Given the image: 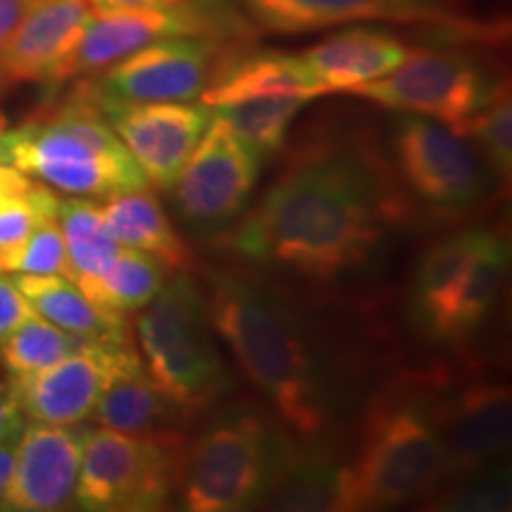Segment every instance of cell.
Instances as JSON below:
<instances>
[{
	"label": "cell",
	"instance_id": "cell-1",
	"mask_svg": "<svg viewBox=\"0 0 512 512\" xmlns=\"http://www.w3.org/2000/svg\"><path fill=\"white\" fill-rule=\"evenodd\" d=\"M408 216L399 178L370 143L304 145L221 245L309 278L363 266Z\"/></svg>",
	"mask_w": 512,
	"mask_h": 512
},
{
	"label": "cell",
	"instance_id": "cell-2",
	"mask_svg": "<svg viewBox=\"0 0 512 512\" xmlns=\"http://www.w3.org/2000/svg\"><path fill=\"white\" fill-rule=\"evenodd\" d=\"M204 297L214 332L290 430L309 439L328 432L342 411V375L292 299L242 268L211 273Z\"/></svg>",
	"mask_w": 512,
	"mask_h": 512
},
{
	"label": "cell",
	"instance_id": "cell-3",
	"mask_svg": "<svg viewBox=\"0 0 512 512\" xmlns=\"http://www.w3.org/2000/svg\"><path fill=\"white\" fill-rule=\"evenodd\" d=\"M444 479L427 377H399L370 399L354 456L339 465L335 510L394 508L425 498Z\"/></svg>",
	"mask_w": 512,
	"mask_h": 512
},
{
	"label": "cell",
	"instance_id": "cell-4",
	"mask_svg": "<svg viewBox=\"0 0 512 512\" xmlns=\"http://www.w3.org/2000/svg\"><path fill=\"white\" fill-rule=\"evenodd\" d=\"M0 164L72 197L107 200L150 188L95 102L88 79L12 131H0Z\"/></svg>",
	"mask_w": 512,
	"mask_h": 512
},
{
	"label": "cell",
	"instance_id": "cell-5",
	"mask_svg": "<svg viewBox=\"0 0 512 512\" xmlns=\"http://www.w3.org/2000/svg\"><path fill=\"white\" fill-rule=\"evenodd\" d=\"M299 451L285 430L252 408L216 415L185 441L178 494L190 512H240L268 503Z\"/></svg>",
	"mask_w": 512,
	"mask_h": 512
},
{
	"label": "cell",
	"instance_id": "cell-6",
	"mask_svg": "<svg viewBox=\"0 0 512 512\" xmlns=\"http://www.w3.org/2000/svg\"><path fill=\"white\" fill-rule=\"evenodd\" d=\"M136 339L147 375L185 415L207 411L233 389L207 297L190 271L169 275L157 297L140 309Z\"/></svg>",
	"mask_w": 512,
	"mask_h": 512
},
{
	"label": "cell",
	"instance_id": "cell-7",
	"mask_svg": "<svg viewBox=\"0 0 512 512\" xmlns=\"http://www.w3.org/2000/svg\"><path fill=\"white\" fill-rule=\"evenodd\" d=\"M185 437H133L107 427L83 430L76 508L91 512L162 510L178 489Z\"/></svg>",
	"mask_w": 512,
	"mask_h": 512
},
{
	"label": "cell",
	"instance_id": "cell-8",
	"mask_svg": "<svg viewBox=\"0 0 512 512\" xmlns=\"http://www.w3.org/2000/svg\"><path fill=\"white\" fill-rule=\"evenodd\" d=\"M254 24L230 0H181L166 8L93 12L74 48L57 62L48 83L98 76L147 43L169 36L254 38Z\"/></svg>",
	"mask_w": 512,
	"mask_h": 512
},
{
	"label": "cell",
	"instance_id": "cell-9",
	"mask_svg": "<svg viewBox=\"0 0 512 512\" xmlns=\"http://www.w3.org/2000/svg\"><path fill=\"white\" fill-rule=\"evenodd\" d=\"M508 88L498 69L470 50L413 48L394 72L349 95L375 102L394 112H411L437 119L463 133L470 119Z\"/></svg>",
	"mask_w": 512,
	"mask_h": 512
},
{
	"label": "cell",
	"instance_id": "cell-10",
	"mask_svg": "<svg viewBox=\"0 0 512 512\" xmlns=\"http://www.w3.org/2000/svg\"><path fill=\"white\" fill-rule=\"evenodd\" d=\"M392 152L396 178L439 211L479 207L498 181L465 133L422 114L401 112L392 126Z\"/></svg>",
	"mask_w": 512,
	"mask_h": 512
},
{
	"label": "cell",
	"instance_id": "cell-11",
	"mask_svg": "<svg viewBox=\"0 0 512 512\" xmlns=\"http://www.w3.org/2000/svg\"><path fill=\"white\" fill-rule=\"evenodd\" d=\"M256 29L273 34L347 27V24H413L470 43H501L503 24L479 22L458 8V0H242Z\"/></svg>",
	"mask_w": 512,
	"mask_h": 512
},
{
	"label": "cell",
	"instance_id": "cell-12",
	"mask_svg": "<svg viewBox=\"0 0 512 512\" xmlns=\"http://www.w3.org/2000/svg\"><path fill=\"white\" fill-rule=\"evenodd\" d=\"M247 46H252V38H159L91 79L102 93L119 100L195 102L216 81L230 57Z\"/></svg>",
	"mask_w": 512,
	"mask_h": 512
},
{
	"label": "cell",
	"instance_id": "cell-13",
	"mask_svg": "<svg viewBox=\"0 0 512 512\" xmlns=\"http://www.w3.org/2000/svg\"><path fill=\"white\" fill-rule=\"evenodd\" d=\"M261 159L226 119L211 112L174 183V202L185 226L202 235H221L245 214L259 181Z\"/></svg>",
	"mask_w": 512,
	"mask_h": 512
},
{
	"label": "cell",
	"instance_id": "cell-14",
	"mask_svg": "<svg viewBox=\"0 0 512 512\" xmlns=\"http://www.w3.org/2000/svg\"><path fill=\"white\" fill-rule=\"evenodd\" d=\"M425 377L444 448L446 477L489 475L510 448V389L484 377L465 382L446 380L441 373Z\"/></svg>",
	"mask_w": 512,
	"mask_h": 512
},
{
	"label": "cell",
	"instance_id": "cell-15",
	"mask_svg": "<svg viewBox=\"0 0 512 512\" xmlns=\"http://www.w3.org/2000/svg\"><path fill=\"white\" fill-rule=\"evenodd\" d=\"M95 102L110 121L128 155L136 159L150 185L171 192L183 164L207 131L211 110L192 102H131L110 98L95 86Z\"/></svg>",
	"mask_w": 512,
	"mask_h": 512
},
{
	"label": "cell",
	"instance_id": "cell-16",
	"mask_svg": "<svg viewBox=\"0 0 512 512\" xmlns=\"http://www.w3.org/2000/svg\"><path fill=\"white\" fill-rule=\"evenodd\" d=\"M128 339H86L79 349L34 373L10 380L22 413L46 425H81L91 418L117 351Z\"/></svg>",
	"mask_w": 512,
	"mask_h": 512
},
{
	"label": "cell",
	"instance_id": "cell-17",
	"mask_svg": "<svg viewBox=\"0 0 512 512\" xmlns=\"http://www.w3.org/2000/svg\"><path fill=\"white\" fill-rule=\"evenodd\" d=\"M83 430L31 422L17 437L15 472L0 496V510L53 512L74 503Z\"/></svg>",
	"mask_w": 512,
	"mask_h": 512
},
{
	"label": "cell",
	"instance_id": "cell-18",
	"mask_svg": "<svg viewBox=\"0 0 512 512\" xmlns=\"http://www.w3.org/2000/svg\"><path fill=\"white\" fill-rule=\"evenodd\" d=\"M91 17L93 10L83 0H31L0 55V91L22 83H48Z\"/></svg>",
	"mask_w": 512,
	"mask_h": 512
},
{
	"label": "cell",
	"instance_id": "cell-19",
	"mask_svg": "<svg viewBox=\"0 0 512 512\" xmlns=\"http://www.w3.org/2000/svg\"><path fill=\"white\" fill-rule=\"evenodd\" d=\"M510 268V245L498 230L479 228L472 254L448 287L437 309L422 325L439 342H463L475 335L501 297Z\"/></svg>",
	"mask_w": 512,
	"mask_h": 512
},
{
	"label": "cell",
	"instance_id": "cell-20",
	"mask_svg": "<svg viewBox=\"0 0 512 512\" xmlns=\"http://www.w3.org/2000/svg\"><path fill=\"white\" fill-rule=\"evenodd\" d=\"M91 418L95 425L133 437H183L178 422L185 413L147 375L131 339L119 347Z\"/></svg>",
	"mask_w": 512,
	"mask_h": 512
},
{
	"label": "cell",
	"instance_id": "cell-21",
	"mask_svg": "<svg viewBox=\"0 0 512 512\" xmlns=\"http://www.w3.org/2000/svg\"><path fill=\"white\" fill-rule=\"evenodd\" d=\"M411 46L399 36L366 24H347L328 38L304 50L306 64L320 93H349L356 86L382 79L411 55Z\"/></svg>",
	"mask_w": 512,
	"mask_h": 512
},
{
	"label": "cell",
	"instance_id": "cell-22",
	"mask_svg": "<svg viewBox=\"0 0 512 512\" xmlns=\"http://www.w3.org/2000/svg\"><path fill=\"white\" fill-rule=\"evenodd\" d=\"M264 98H323L302 57L280 50L242 48L228 60L216 81L202 93L200 102L209 110Z\"/></svg>",
	"mask_w": 512,
	"mask_h": 512
},
{
	"label": "cell",
	"instance_id": "cell-23",
	"mask_svg": "<svg viewBox=\"0 0 512 512\" xmlns=\"http://www.w3.org/2000/svg\"><path fill=\"white\" fill-rule=\"evenodd\" d=\"M102 219L121 247L164 261L171 271H192L195 254L185 245L150 188L119 192L102 204Z\"/></svg>",
	"mask_w": 512,
	"mask_h": 512
},
{
	"label": "cell",
	"instance_id": "cell-24",
	"mask_svg": "<svg viewBox=\"0 0 512 512\" xmlns=\"http://www.w3.org/2000/svg\"><path fill=\"white\" fill-rule=\"evenodd\" d=\"M15 283L41 318L83 339H128L126 316L93 304L62 275L17 273Z\"/></svg>",
	"mask_w": 512,
	"mask_h": 512
},
{
	"label": "cell",
	"instance_id": "cell-25",
	"mask_svg": "<svg viewBox=\"0 0 512 512\" xmlns=\"http://www.w3.org/2000/svg\"><path fill=\"white\" fill-rule=\"evenodd\" d=\"M55 219L60 223L64 247H67L69 271H72L69 280L81 292H86L112 266L121 245L107 230L100 204L86 197L60 200Z\"/></svg>",
	"mask_w": 512,
	"mask_h": 512
},
{
	"label": "cell",
	"instance_id": "cell-26",
	"mask_svg": "<svg viewBox=\"0 0 512 512\" xmlns=\"http://www.w3.org/2000/svg\"><path fill=\"white\" fill-rule=\"evenodd\" d=\"M171 268L155 256L138 249L121 247L112 266L88 287L86 297L102 309L121 313H136L157 297L169 280Z\"/></svg>",
	"mask_w": 512,
	"mask_h": 512
},
{
	"label": "cell",
	"instance_id": "cell-27",
	"mask_svg": "<svg viewBox=\"0 0 512 512\" xmlns=\"http://www.w3.org/2000/svg\"><path fill=\"white\" fill-rule=\"evenodd\" d=\"M62 197L10 164H0V261L29 238L38 223L53 219Z\"/></svg>",
	"mask_w": 512,
	"mask_h": 512
},
{
	"label": "cell",
	"instance_id": "cell-28",
	"mask_svg": "<svg viewBox=\"0 0 512 512\" xmlns=\"http://www.w3.org/2000/svg\"><path fill=\"white\" fill-rule=\"evenodd\" d=\"M306 105H309V100L302 98H264L216 107L211 112L226 119L235 128V133L259 155V159H266L283 150L294 117Z\"/></svg>",
	"mask_w": 512,
	"mask_h": 512
},
{
	"label": "cell",
	"instance_id": "cell-29",
	"mask_svg": "<svg viewBox=\"0 0 512 512\" xmlns=\"http://www.w3.org/2000/svg\"><path fill=\"white\" fill-rule=\"evenodd\" d=\"M479 235V228H467L460 233L448 235V238L439 240L437 245L427 249V254L422 256L418 271H415L413 280V316L418 320L422 328L425 320L432 316L437 309L448 287L453 285V280L458 278V273L463 271L467 256L472 254Z\"/></svg>",
	"mask_w": 512,
	"mask_h": 512
},
{
	"label": "cell",
	"instance_id": "cell-30",
	"mask_svg": "<svg viewBox=\"0 0 512 512\" xmlns=\"http://www.w3.org/2000/svg\"><path fill=\"white\" fill-rule=\"evenodd\" d=\"M86 342L72 332L57 328L50 320L34 316L0 342V361L12 377L34 373L72 354Z\"/></svg>",
	"mask_w": 512,
	"mask_h": 512
},
{
	"label": "cell",
	"instance_id": "cell-31",
	"mask_svg": "<svg viewBox=\"0 0 512 512\" xmlns=\"http://www.w3.org/2000/svg\"><path fill=\"white\" fill-rule=\"evenodd\" d=\"M337 477L339 465L299 451L268 503L278 510H335Z\"/></svg>",
	"mask_w": 512,
	"mask_h": 512
},
{
	"label": "cell",
	"instance_id": "cell-32",
	"mask_svg": "<svg viewBox=\"0 0 512 512\" xmlns=\"http://www.w3.org/2000/svg\"><path fill=\"white\" fill-rule=\"evenodd\" d=\"M465 136L472 140L484 162L491 166L498 181H508L512 171V102L510 86L503 88L484 110H479L470 124L465 126Z\"/></svg>",
	"mask_w": 512,
	"mask_h": 512
},
{
	"label": "cell",
	"instance_id": "cell-33",
	"mask_svg": "<svg viewBox=\"0 0 512 512\" xmlns=\"http://www.w3.org/2000/svg\"><path fill=\"white\" fill-rule=\"evenodd\" d=\"M0 273L27 275H62L69 278V259L60 223L53 219L38 223L31 235L17 249L0 261Z\"/></svg>",
	"mask_w": 512,
	"mask_h": 512
},
{
	"label": "cell",
	"instance_id": "cell-34",
	"mask_svg": "<svg viewBox=\"0 0 512 512\" xmlns=\"http://www.w3.org/2000/svg\"><path fill=\"white\" fill-rule=\"evenodd\" d=\"M34 316H38V313L17 287L15 278L0 273V342L12 335L24 320Z\"/></svg>",
	"mask_w": 512,
	"mask_h": 512
},
{
	"label": "cell",
	"instance_id": "cell-35",
	"mask_svg": "<svg viewBox=\"0 0 512 512\" xmlns=\"http://www.w3.org/2000/svg\"><path fill=\"white\" fill-rule=\"evenodd\" d=\"M24 430V413L19 408L10 382H0V441L17 439Z\"/></svg>",
	"mask_w": 512,
	"mask_h": 512
},
{
	"label": "cell",
	"instance_id": "cell-36",
	"mask_svg": "<svg viewBox=\"0 0 512 512\" xmlns=\"http://www.w3.org/2000/svg\"><path fill=\"white\" fill-rule=\"evenodd\" d=\"M31 0H0V55L8 46L10 36L15 34L19 19L24 17Z\"/></svg>",
	"mask_w": 512,
	"mask_h": 512
},
{
	"label": "cell",
	"instance_id": "cell-37",
	"mask_svg": "<svg viewBox=\"0 0 512 512\" xmlns=\"http://www.w3.org/2000/svg\"><path fill=\"white\" fill-rule=\"evenodd\" d=\"M93 12H121V10H145L166 8V5L181 3V0H83Z\"/></svg>",
	"mask_w": 512,
	"mask_h": 512
},
{
	"label": "cell",
	"instance_id": "cell-38",
	"mask_svg": "<svg viewBox=\"0 0 512 512\" xmlns=\"http://www.w3.org/2000/svg\"><path fill=\"white\" fill-rule=\"evenodd\" d=\"M15 453H17V439L0 441V496L8 489L12 472H15Z\"/></svg>",
	"mask_w": 512,
	"mask_h": 512
},
{
	"label": "cell",
	"instance_id": "cell-39",
	"mask_svg": "<svg viewBox=\"0 0 512 512\" xmlns=\"http://www.w3.org/2000/svg\"><path fill=\"white\" fill-rule=\"evenodd\" d=\"M0 131H5V119L0 117Z\"/></svg>",
	"mask_w": 512,
	"mask_h": 512
}]
</instances>
